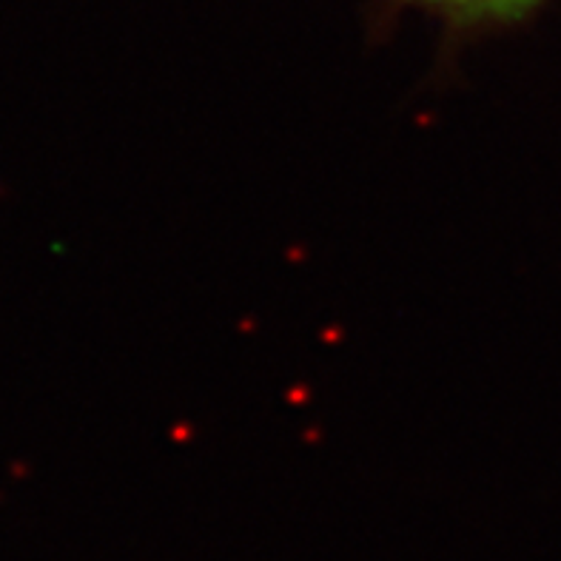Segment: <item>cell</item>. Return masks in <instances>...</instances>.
<instances>
[{"mask_svg":"<svg viewBox=\"0 0 561 561\" xmlns=\"http://www.w3.org/2000/svg\"><path fill=\"white\" fill-rule=\"evenodd\" d=\"M408 3L425 9L434 18H442L454 28H484L519 23L541 7V0H408Z\"/></svg>","mask_w":561,"mask_h":561,"instance_id":"cell-1","label":"cell"}]
</instances>
